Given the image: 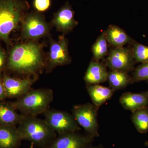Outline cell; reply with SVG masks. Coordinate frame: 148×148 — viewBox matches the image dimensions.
Masks as SVG:
<instances>
[{"label": "cell", "instance_id": "cell-3", "mask_svg": "<svg viewBox=\"0 0 148 148\" xmlns=\"http://www.w3.org/2000/svg\"><path fill=\"white\" fill-rule=\"evenodd\" d=\"M28 7L21 0H0V40L10 43V35L22 21Z\"/></svg>", "mask_w": 148, "mask_h": 148}, {"label": "cell", "instance_id": "cell-28", "mask_svg": "<svg viewBox=\"0 0 148 148\" xmlns=\"http://www.w3.org/2000/svg\"><path fill=\"white\" fill-rule=\"evenodd\" d=\"M34 145L33 143H31V146H30V147L29 148H34Z\"/></svg>", "mask_w": 148, "mask_h": 148}, {"label": "cell", "instance_id": "cell-16", "mask_svg": "<svg viewBox=\"0 0 148 148\" xmlns=\"http://www.w3.org/2000/svg\"><path fill=\"white\" fill-rule=\"evenodd\" d=\"M86 89L93 105L98 109L112 96L115 91L99 84L87 85Z\"/></svg>", "mask_w": 148, "mask_h": 148}, {"label": "cell", "instance_id": "cell-21", "mask_svg": "<svg viewBox=\"0 0 148 148\" xmlns=\"http://www.w3.org/2000/svg\"><path fill=\"white\" fill-rule=\"evenodd\" d=\"M108 43L106 32H102L91 48L94 61H99L108 54Z\"/></svg>", "mask_w": 148, "mask_h": 148}, {"label": "cell", "instance_id": "cell-23", "mask_svg": "<svg viewBox=\"0 0 148 148\" xmlns=\"http://www.w3.org/2000/svg\"><path fill=\"white\" fill-rule=\"evenodd\" d=\"M148 81V62L143 63L134 71L132 77V83Z\"/></svg>", "mask_w": 148, "mask_h": 148}, {"label": "cell", "instance_id": "cell-1", "mask_svg": "<svg viewBox=\"0 0 148 148\" xmlns=\"http://www.w3.org/2000/svg\"><path fill=\"white\" fill-rule=\"evenodd\" d=\"M43 66L40 46L33 42L15 46L11 50L8 66L12 71L23 74L33 73Z\"/></svg>", "mask_w": 148, "mask_h": 148}, {"label": "cell", "instance_id": "cell-20", "mask_svg": "<svg viewBox=\"0 0 148 148\" xmlns=\"http://www.w3.org/2000/svg\"><path fill=\"white\" fill-rule=\"evenodd\" d=\"M131 119L138 132L145 133L148 132V108L133 112Z\"/></svg>", "mask_w": 148, "mask_h": 148}, {"label": "cell", "instance_id": "cell-11", "mask_svg": "<svg viewBox=\"0 0 148 148\" xmlns=\"http://www.w3.org/2000/svg\"><path fill=\"white\" fill-rule=\"evenodd\" d=\"M34 82V80L33 79H18L5 75L2 83L6 97L18 98L29 91Z\"/></svg>", "mask_w": 148, "mask_h": 148}, {"label": "cell", "instance_id": "cell-2", "mask_svg": "<svg viewBox=\"0 0 148 148\" xmlns=\"http://www.w3.org/2000/svg\"><path fill=\"white\" fill-rule=\"evenodd\" d=\"M17 128L22 140L40 147L45 148L57 137L56 132L45 120L36 116H25Z\"/></svg>", "mask_w": 148, "mask_h": 148}, {"label": "cell", "instance_id": "cell-8", "mask_svg": "<svg viewBox=\"0 0 148 148\" xmlns=\"http://www.w3.org/2000/svg\"><path fill=\"white\" fill-rule=\"evenodd\" d=\"M135 60L132 49L123 47L111 49L106 59V65L112 71L128 72L134 69Z\"/></svg>", "mask_w": 148, "mask_h": 148}, {"label": "cell", "instance_id": "cell-14", "mask_svg": "<svg viewBox=\"0 0 148 148\" xmlns=\"http://www.w3.org/2000/svg\"><path fill=\"white\" fill-rule=\"evenodd\" d=\"M22 140L15 126L0 125V148H18Z\"/></svg>", "mask_w": 148, "mask_h": 148}, {"label": "cell", "instance_id": "cell-5", "mask_svg": "<svg viewBox=\"0 0 148 148\" xmlns=\"http://www.w3.org/2000/svg\"><path fill=\"white\" fill-rule=\"evenodd\" d=\"M98 110L93 104L90 103L75 105L72 109L73 116L79 125L94 138L99 136Z\"/></svg>", "mask_w": 148, "mask_h": 148}, {"label": "cell", "instance_id": "cell-26", "mask_svg": "<svg viewBox=\"0 0 148 148\" xmlns=\"http://www.w3.org/2000/svg\"><path fill=\"white\" fill-rule=\"evenodd\" d=\"M6 98L5 90L3 83L0 81V101L4 100Z\"/></svg>", "mask_w": 148, "mask_h": 148}, {"label": "cell", "instance_id": "cell-29", "mask_svg": "<svg viewBox=\"0 0 148 148\" xmlns=\"http://www.w3.org/2000/svg\"><path fill=\"white\" fill-rule=\"evenodd\" d=\"M145 145L146 146H147V147H148V141H147V142H145Z\"/></svg>", "mask_w": 148, "mask_h": 148}, {"label": "cell", "instance_id": "cell-15", "mask_svg": "<svg viewBox=\"0 0 148 148\" xmlns=\"http://www.w3.org/2000/svg\"><path fill=\"white\" fill-rule=\"evenodd\" d=\"M108 73L105 66L99 61H91L86 72L84 80L87 85L98 84L108 80Z\"/></svg>", "mask_w": 148, "mask_h": 148}, {"label": "cell", "instance_id": "cell-27", "mask_svg": "<svg viewBox=\"0 0 148 148\" xmlns=\"http://www.w3.org/2000/svg\"><path fill=\"white\" fill-rule=\"evenodd\" d=\"M87 148H102L101 147H91V145L89 146V147H88Z\"/></svg>", "mask_w": 148, "mask_h": 148}, {"label": "cell", "instance_id": "cell-7", "mask_svg": "<svg viewBox=\"0 0 148 148\" xmlns=\"http://www.w3.org/2000/svg\"><path fill=\"white\" fill-rule=\"evenodd\" d=\"M21 22V36L23 39H38L49 33V26L44 17L39 14H29L24 16Z\"/></svg>", "mask_w": 148, "mask_h": 148}, {"label": "cell", "instance_id": "cell-9", "mask_svg": "<svg viewBox=\"0 0 148 148\" xmlns=\"http://www.w3.org/2000/svg\"><path fill=\"white\" fill-rule=\"evenodd\" d=\"M93 137L77 132L59 134L45 148H87L91 145Z\"/></svg>", "mask_w": 148, "mask_h": 148}, {"label": "cell", "instance_id": "cell-18", "mask_svg": "<svg viewBox=\"0 0 148 148\" xmlns=\"http://www.w3.org/2000/svg\"><path fill=\"white\" fill-rule=\"evenodd\" d=\"M25 115L19 114L11 104L0 103V125L15 126Z\"/></svg>", "mask_w": 148, "mask_h": 148}, {"label": "cell", "instance_id": "cell-10", "mask_svg": "<svg viewBox=\"0 0 148 148\" xmlns=\"http://www.w3.org/2000/svg\"><path fill=\"white\" fill-rule=\"evenodd\" d=\"M48 60L51 68L71 63L68 41L64 36H60L58 41L51 40L50 42Z\"/></svg>", "mask_w": 148, "mask_h": 148}, {"label": "cell", "instance_id": "cell-12", "mask_svg": "<svg viewBox=\"0 0 148 148\" xmlns=\"http://www.w3.org/2000/svg\"><path fill=\"white\" fill-rule=\"evenodd\" d=\"M52 21L58 31L64 33L71 32L77 24L74 11L68 2L55 13Z\"/></svg>", "mask_w": 148, "mask_h": 148}, {"label": "cell", "instance_id": "cell-13", "mask_svg": "<svg viewBox=\"0 0 148 148\" xmlns=\"http://www.w3.org/2000/svg\"><path fill=\"white\" fill-rule=\"evenodd\" d=\"M119 103L123 108L132 112L148 108V91L137 93L125 92L120 98Z\"/></svg>", "mask_w": 148, "mask_h": 148}, {"label": "cell", "instance_id": "cell-22", "mask_svg": "<svg viewBox=\"0 0 148 148\" xmlns=\"http://www.w3.org/2000/svg\"><path fill=\"white\" fill-rule=\"evenodd\" d=\"M131 44L132 45V53L135 62L142 64L148 62V46L135 40Z\"/></svg>", "mask_w": 148, "mask_h": 148}, {"label": "cell", "instance_id": "cell-6", "mask_svg": "<svg viewBox=\"0 0 148 148\" xmlns=\"http://www.w3.org/2000/svg\"><path fill=\"white\" fill-rule=\"evenodd\" d=\"M43 114L45 121L58 135L81 130L73 115L67 112L48 109Z\"/></svg>", "mask_w": 148, "mask_h": 148}, {"label": "cell", "instance_id": "cell-25", "mask_svg": "<svg viewBox=\"0 0 148 148\" xmlns=\"http://www.w3.org/2000/svg\"><path fill=\"white\" fill-rule=\"evenodd\" d=\"M6 60V54L5 51L3 49L0 48V77L1 76L2 71Z\"/></svg>", "mask_w": 148, "mask_h": 148}, {"label": "cell", "instance_id": "cell-17", "mask_svg": "<svg viewBox=\"0 0 148 148\" xmlns=\"http://www.w3.org/2000/svg\"><path fill=\"white\" fill-rule=\"evenodd\" d=\"M105 32L108 43L114 48L123 47L134 41L124 30L116 25H110Z\"/></svg>", "mask_w": 148, "mask_h": 148}, {"label": "cell", "instance_id": "cell-4", "mask_svg": "<svg viewBox=\"0 0 148 148\" xmlns=\"http://www.w3.org/2000/svg\"><path fill=\"white\" fill-rule=\"evenodd\" d=\"M53 99L52 90L40 88L29 90L10 104L24 115L36 116L39 114H43L48 110Z\"/></svg>", "mask_w": 148, "mask_h": 148}, {"label": "cell", "instance_id": "cell-19", "mask_svg": "<svg viewBox=\"0 0 148 148\" xmlns=\"http://www.w3.org/2000/svg\"><path fill=\"white\" fill-rule=\"evenodd\" d=\"M108 80L111 88L115 91L123 89L132 83V77L127 72L112 71L108 73Z\"/></svg>", "mask_w": 148, "mask_h": 148}, {"label": "cell", "instance_id": "cell-24", "mask_svg": "<svg viewBox=\"0 0 148 148\" xmlns=\"http://www.w3.org/2000/svg\"><path fill=\"white\" fill-rule=\"evenodd\" d=\"M34 7L39 12L45 11L47 10L51 5L50 0H34Z\"/></svg>", "mask_w": 148, "mask_h": 148}]
</instances>
